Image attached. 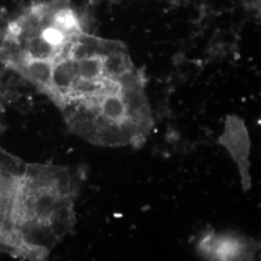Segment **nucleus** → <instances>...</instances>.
I'll list each match as a JSON object with an SVG mask.
<instances>
[{
    "instance_id": "4",
    "label": "nucleus",
    "mask_w": 261,
    "mask_h": 261,
    "mask_svg": "<svg viewBox=\"0 0 261 261\" xmlns=\"http://www.w3.org/2000/svg\"><path fill=\"white\" fill-rule=\"evenodd\" d=\"M255 243L250 242L235 234L206 233L198 244V250L211 259L237 260L249 259L256 252Z\"/></svg>"
},
{
    "instance_id": "6",
    "label": "nucleus",
    "mask_w": 261,
    "mask_h": 261,
    "mask_svg": "<svg viewBox=\"0 0 261 261\" xmlns=\"http://www.w3.org/2000/svg\"><path fill=\"white\" fill-rule=\"evenodd\" d=\"M103 69L105 77L118 81L134 71V64L126 48H121L103 56Z\"/></svg>"
},
{
    "instance_id": "5",
    "label": "nucleus",
    "mask_w": 261,
    "mask_h": 261,
    "mask_svg": "<svg viewBox=\"0 0 261 261\" xmlns=\"http://www.w3.org/2000/svg\"><path fill=\"white\" fill-rule=\"evenodd\" d=\"M97 108L99 114L107 122L122 124L129 120L121 91L103 95L97 100Z\"/></svg>"
},
{
    "instance_id": "7",
    "label": "nucleus",
    "mask_w": 261,
    "mask_h": 261,
    "mask_svg": "<svg viewBox=\"0 0 261 261\" xmlns=\"http://www.w3.org/2000/svg\"><path fill=\"white\" fill-rule=\"evenodd\" d=\"M103 55L95 54L75 60L77 67V80L100 81L105 79L103 69ZM76 80V81H77Z\"/></svg>"
},
{
    "instance_id": "3",
    "label": "nucleus",
    "mask_w": 261,
    "mask_h": 261,
    "mask_svg": "<svg viewBox=\"0 0 261 261\" xmlns=\"http://www.w3.org/2000/svg\"><path fill=\"white\" fill-rule=\"evenodd\" d=\"M218 142L228 151L237 165L241 176L243 190L249 191L252 187L250 174L251 140L249 132L242 118L237 115L226 116L223 135Z\"/></svg>"
},
{
    "instance_id": "2",
    "label": "nucleus",
    "mask_w": 261,
    "mask_h": 261,
    "mask_svg": "<svg viewBox=\"0 0 261 261\" xmlns=\"http://www.w3.org/2000/svg\"><path fill=\"white\" fill-rule=\"evenodd\" d=\"M27 163L0 145V252L7 253L10 223Z\"/></svg>"
},
{
    "instance_id": "1",
    "label": "nucleus",
    "mask_w": 261,
    "mask_h": 261,
    "mask_svg": "<svg viewBox=\"0 0 261 261\" xmlns=\"http://www.w3.org/2000/svg\"><path fill=\"white\" fill-rule=\"evenodd\" d=\"M75 194L69 168L27 163L11 217L7 254L47 259L74 228Z\"/></svg>"
}]
</instances>
